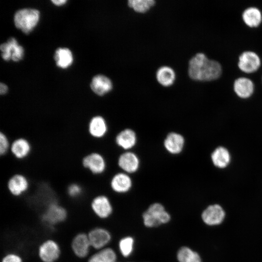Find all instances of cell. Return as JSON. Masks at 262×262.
Masks as SVG:
<instances>
[{"label": "cell", "mask_w": 262, "mask_h": 262, "mask_svg": "<svg viewBox=\"0 0 262 262\" xmlns=\"http://www.w3.org/2000/svg\"><path fill=\"white\" fill-rule=\"evenodd\" d=\"M188 75L193 80L211 81L218 79L222 73L219 62L210 60L203 53H196L189 62Z\"/></svg>", "instance_id": "1"}, {"label": "cell", "mask_w": 262, "mask_h": 262, "mask_svg": "<svg viewBox=\"0 0 262 262\" xmlns=\"http://www.w3.org/2000/svg\"><path fill=\"white\" fill-rule=\"evenodd\" d=\"M39 11L35 9L23 8L17 11L14 16L16 27L26 34L29 33L37 24Z\"/></svg>", "instance_id": "2"}, {"label": "cell", "mask_w": 262, "mask_h": 262, "mask_svg": "<svg viewBox=\"0 0 262 262\" xmlns=\"http://www.w3.org/2000/svg\"><path fill=\"white\" fill-rule=\"evenodd\" d=\"M170 215L164 206L159 203L150 205L143 213L144 225L148 228L158 227L166 224L170 220Z\"/></svg>", "instance_id": "3"}, {"label": "cell", "mask_w": 262, "mask_h": 262, "mask_svg": "<svg viewBox=\"0 0 262 262\" xmlns=\"http://www.w3.org/2000/svg\"><path fill=\"white\" fill-rule=\"evenodd\" d=\"M82 166L93 174L99 175L104 172L106 167L105 159L100 153L93 152L85 155L82 159Z\"/></svg>", "instance_id": "4"}, {"label": "cell", "mask_w": 262, "mask_h": 262, "mask_svg": "<svg viewBox=\"0 0 262 262\" xmlns=\"http://www.w3.org/2000/svg\"><path fill=\"white\" fill-rule=\"evenodd\" d=\"M226 217V212L223 207L214 204L208 206L202 213L201 218L208 226H214L220 225Z\"/></svg>", "instance_id": "5"}, {"label": "cell", "mask_w": 262, "mask_h": 262, "mask_svg": "<svg viewBox=\"0 0 262 262\" xmlns=\"http://www.w3.org/2000/svg\"><path fill=\"white\" fill-rule=\"evenodd\" d=\"M1 55L3 60L18 61L22 59L24 55V49L19 45L14 37L9 38L6 42L0 46Z\"/></svg>", "instance_id": "6"}, {"label": "cell", "mask_w": 262, "mask_h": 262, "mask_svg": "<svg viewBox=\"0 0 262 262\" xmlns=\"http://www.w3.org/2000/svg\"><path fill=\"white\" fill-rule=\"evenodd\" d=\"M238 66L239 69L245 73H253L260 67L261 60L255 52L246 51L239 56Z\"/></svg>", "instance_id": "7"}, {"label": "cell", "mask_w": 262, "mask_h": 262, "mask_svg": "<svg viewBox=\"0 0 262 262\" xmlns=\"http://www.w3.org/2000/svg\"><path fill=\"white\" fill-rule=\"evenodd\" d=\"M7 186L9 192L12 195L18 196L22 195L28 190L30 183L25 175L20 173H16L12 175L9 179Z\"/></svg>", "instance_id": "8"}, {"label": "cell", "mask_w": 262, "mask_h": 262, "mask_svg": "<svg viewBox=\"0 0 262 262\" xmlns=\"http://www.w3.org/2000/svg\"><path fill=\"white\" fill-rule=\"evenodd\" d=\"M38 254L43 262H54L60 256V249L56 242L52 240H48L40 245Z\"/></svg>", "instance_id": "9"}, {"label": "cell", "mask_w": 262, "mask_h": 262, "mask_svg": "<svg viewBox=\"0 0 262 262\" xmlns=\"http://www.w3.org/2000/svg\"><path fill=\"white\" fill-rule=\"evenodd\" d=\"M87 131L93 138L99 139L104 137L108 131V126L105 118L97 115L92 117L87 124Z\"/></svg>", "instance_id": "10"}, {"label": "cell", "mask_w": 262, "mask_h": 262, "mask_svg": "<svg viewBox=\"0 0 262 262\" xmlns=\"http://www.w3.org/2000/svg\"><path fill=\"white\" fill-rule=\"evenodd\" d=\"M66 211L61 206L51 202L48 206L43 215L44 221L53 225L62 222L66 217Z\"/></svg>", "instance_id": "11"}, {"label": "cell", "mask_w": 262, "mask_h": 262, "mask_svg": "<svg viewBox=\"0 0 262 262\" xmlns=\"http://www.w3.org/2000/svg\"><path fill=\"white\" fill-rule=\"evenodd\" d=\"M91 247L97 249H101L111 240V236L106 229L101 228L93 229L88 234Z\"/></svg>", "instance_id": "12"}, {"label": "cell", "mask_w": 262, "mask_h": 262, "mask_svg": "<svg viewBox=\"0 0 262 262\" xmlns=\"http://www.w3.org/2000/svg\"><path fill=\"white\" fill-rule=\"evenodd\" d=\"M91 247L88 234L80 233L77 234L72 240L71 248L76 256L85 258L89 253Z\"/></svg>", "instance_id": "13"}, {"label": "cell", "mask_w": 262, "mask_h": 262, "mask_svg": "<svg viewBox=\"0 0 262 262\" xmlns=\"http://www.w3.org/2000/svg\"><path fill=\"white\" fill-rule=\"evenodd\" d=\"M10 150L15 158L22 160L30 155L32 150V146L27 139L18 137L12 142Z\"/></svg>", "instance_id": "14"}, {"label": "cell", "mask_w": 262, "mask_h": 262, "mask_svg": "<svg viewBox=\"0 0 262 262\" xmlns=\"http://www.w3.org/2000/svg\"><path fill=\"white\" fill-rule=\"evenodd\" d=\"M91 208L99 217L105 218L112 213L113 208L109 198L104 195L96 196L91 202Z\"/></svg>", "instance_id": "15"}, {"label": "cell", "mask_w": 262, "mask_h": 262, "mask_svg": "<svg viewBox=\"0 0 262 262\" xmlns=\"http://www.w3.org/2000/svg\"><path fill=\"white\" fill-rule=\"evenodd\" d=\"M90 87L97 95L101 96L109 92L113 88L111 80L103 75H97L92 79Z\"/></svg>", "instance_id": "16"}, {"label": "cell", "mask_w": 262, "mask_h": 262, "mask_svg": "<svg viewBox=\"0 0 262 262\" xmlns=\"http://www.w3.org/2000/svg\"><path fill=\"white\" fill-rule=\"evenodd\" d=\"M119 166L129 173L136 172L139 166V160L137 155L131 152L122 154L118 160Z\"/></svg>", "instance_id": "17"}, {"label": "cell", "mask_w": 262, "mask_h": 262, "mask_svg": "<svg viewBox=\"0 0 262 262\" xmlns=\"http://www.w3.org/2000/svg\"><path fill=\"white\" fill-rule=\"evenodd\" d=\"M164 145L168 152L172 154H177L182 150L184 145V139L179 133L170 132L164 139Z\"/></svg>", "instance_id": "18"}, {"label": "cell", "mask_w": 262, "mask_h": 262, "mask_svg": "<svg viewBox=\"0 0 262 262\" xmlns=\"http://www.w3.org/2000/svg\"><path fill=\"white\" fill-rule=\"evenodd\" d=\"M233 89L238 97L246 98L252 95L254 85L253 82L249 79L246 77H240L234 81Z\"/></svg>", "instance_id": "19"}, {"label": "cell", "mask_w": 262, "mask_h": 262, "mask_svg": "<svg viewBox=\"0 0 262 262\" xmlns=\"http://www.w3.org/2000/svg\"><path fill=\"white\" fill-rule=\"evenodd\" d=\"M110 184L112 189L115 192L123 193L128 192L131 189L132 181L127 174L119 173L114 176Z\"/></svg>", "instance_id": "20"}, {"label": "cell", "mask_w": 262, "mask_h": 262, "mask_svg": "<svg viewBox=\"0 0 262 262\" xmlns=\"http://www.w3.org/2000/svg\"><path fill=\"white\" fill-rule=\"evenodd\" d=\"M136 140L135 132L130 129H126L121 131L115 138L117 145L124 149L133 147L136 144Z\"/></svg>", "instance_id": "21"}, {"label": "cell", "mask_w": 262, "mask_h": 262, "mask_svg": "<svg viewBox=\"0 0 262 262\" xmlns=\"http://www.w3.org/2000/svg\"><path fill=\"white\" fill-rule=\"evenodd\" d=\"M245 23L250 27H257L262 21V15L260 10L254 7L246 8L242 14Z\"/></svg>", "instance_id": "22"}, {"label": "cell", "mask_w": 262, "mask_h": 262, "mask_svg": "<svg viewBox=\"0 0 262 262\" xmlns=\"http://www.w3.org/2000/svg\"><path fill=\"white\" fill-rule=\"evenodd\" d=\"M156 76L157 80L161 85L168 86L174 83L176 74L171 67L162 66L157 70Z\"/></svg>", "instance_id": "23"}, {"label": "cell", "mask_w": 262, "mask_h": 262, "mask_svg": "<svg viewBox=\"0 0 262 262\" xmlns=\"http://www.w3.org/2000/svg\"><path fill=\"white\" fill-rule=\"evenodd\" d=\"M56 65L61 68H66L71 65L73 61L71 50L66 48H59L54 54Z\"/></svg>", "instance_id": "24"}, {"label": "cell", "mask_w": 262, "mask_h": 262, "mask_svg": "<svg viewBox=\"0 0 262 262\" xmlns=\"http://www.w3.org/2000/svg\"><path fill=\"white\" fill-rule=\"evenodd\" d=\"M211 158L214 165L219 168L226 167L230 160L229 152L226 148L222 147L216 148L213 151Z\"/></svg>", "instance_id": "25"}, {"label": "cell", "mask_w": 262, "mask_h": 262, "mask_svg": "<svg viewBox=\"0 0 262 262\" xmlns=\"http://www.w3.org/2000/svg\"><path fill=\"white\" fill-rule=\"evenodd\" d=\"M116 255L111 248H103L91 256L88 262H116Z\"/></svg>", "instance_id": "26"}, {"label": "cell", "mask_w": 262, "mask_h": 262, "mask_svg": "<svg viewBox=\"0 0 262 262\" xmlns=\"http://www.w3.org/2000/svg\"><path fill=\"white\" fill-rule=\"evenodd\" d=\"M177 257L179 262H202L199 254L187 246H182L179 249Z\"/></svg>", "instance_id": "27"}, {"label": "cell", "mask_w": 262, "mask_h": 262, "mask_svg": "<svg viewBox=\"0 0 262 262\" xmlns=\"http://www.w3.org/2000/svg\"><path fill=\"white\" fill-rule=\"evenodd\" d=\"M155 3L154 0H129L128 4L135 11L145 13L148 11Z\"/></svg>", "instance_id": "28"}, {"label": "cell", "mask_w": 262, "mask_h": 262, "mask_svg": "<svg viewBox=\"0 0 262 262\" xmlns=\"http://www.w3.org/2000/svg\"><path fill=\"white\" fill-rule=\"evenodd\" d=\"M134 240L130 236L121 239L119 243V248L122 255L125 257H129L132 253L133 248Z\"/></svg>", "instance_id": "29"}, {"label": "cell", "mask_w": 262, "mask_h": 262, "mask_svg": "<svg viewBox=\"0 0 262 262\" xmlns=\"http://www.w3.org/2000/svg\"><path fill=\"white\" fill-rule=\"evenodd\" d=\"M11 143H10L7 135L3 132H0V154L1 156L5 155L10 149Z\"/></svg>", "instance_id": "30"}, {"label": "cell", "mask_w": 262, "mask_h": 262, "mask_svg": "<svg viewBox=\"0 0 262 262\" xmlns=\"http://www.w3.org/2000/svg\"><path fill=\"white\" fill-rule=\"evenodd\" d=\"M82 186L77 183L70 184L67 188V193L71 197L75 198L79 196L82 193Z\"/></svg>", "instance_id": "31"}, {"label": "cell", "mask_w": 262, "mask_h": 262, "mask_svg": "<svg viewBox=\"0 0 262 262\" xmlns=\"http://www.w3.org/2000/svg\"><path fill=\"white\" fill-rule=\"evenodd\" d=\"M2 262H22L20 256L15 254H9L2 259Z\"/></svg>", "instance_id": "32"}, {"label": "cell", "mask_w": 262, "mask_h": 262, "mask_svg": "<svg viewBox=\"0 0 262 262\" xmlns=\"http://www.w3.org/2000/svg\"><path fill=\"white\" fill-rule=\"evenodd\" d=\"M8 91V87L6 84L2 82L0 84V94L1 95L5 94Z\"/></svg>", "instance_id": "33"}, {"label": "cell", "mask_w": 262, "mask_h": 262, "mask_svg": "<svg viewBox=\"0 0 262 262\" xmlns=\"http://www.w3.org/2000/svg\"><path fill=\"white\" fill-rule=\"evenodd\" d=\"M51 1L56 5H61L65 4L66 0H52Z\"/></svg>", "instance_id": "34"}]
</instances>
